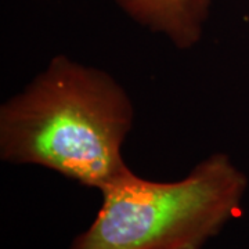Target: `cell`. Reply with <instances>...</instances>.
I'll use <instances>...</instances> for the list:
<instances>
[{"mask_svg":"<svg viewBox=\"0 0 249 249\" xmlns=\"http://www.w3.org/2000/svg\"><path fill=\"white\" fill-rule=\"evenodd\" d=\"M247 188V175L224 152L169 183L129 168L100 190L94 222L70 249H202L235 217Z\"/></svg>","mask_w":249,"mask_h":249,"instance_id":"cell-2","label":"cell"},{"mask_svg":"<svg viewBox=\"0 0 249 249\" xmlns=\"http://www.w3.org/2000/svg\"><path fill=\"white\" fill-rule=\"evenodd\" d=\"M133 122L130 96L111 73L58 54L1 104L0 158L100 191L129 169L122 147Z\"/></svg>","mask_w":249,"mask_h":249,"instance_id":"cell-1","label":"cell"},{"mask_svg":"<svg viewBox=\"0 0 249 249\" xmlns=\"http://www.w3.org/2000/svg\"><path fill=\"white\" fill-rule=\"evenodd\" d=\"M140 27L163 35L178 50L196 47L204 36L212 0H114Z\"/></svg>","mask_w":249,"mask_h":249,"instance_id":"cell-3","label":"cell"}]
</instances>
